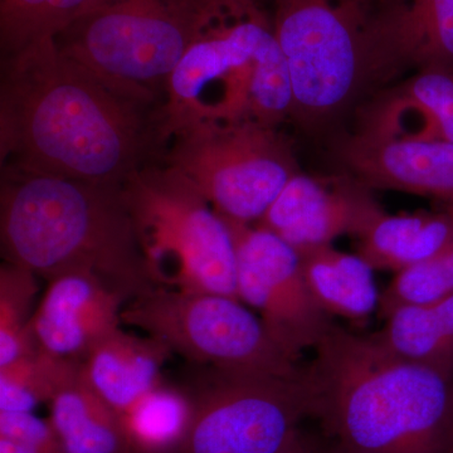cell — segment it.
<instances>
[{
	"mask_svg": "<svg viewBox=\"0 0 453 453\" xmlns=\"http://www.w3.org/2000/svg\"><path fill=\"white\" fill-rule=\"evenodd\" d=\"M76 362L35 353L0 368V412H33L41 403H50L57 387Z\"/></svg>",
	"mask_w": 453,
	"mask_h": 453,
	"instance_id": "obj_25",
	"label": "cell"
},
{
	"mask_svg": "<svg viewBox=\"0 0 453 453\" xmlns=\"http://www.w3.org/2000/svg\"><path fill=\"white\" fill-rule=\"evenodd\" d=\"M297 253L312 297L330 318L362 325L377 311L380 294L374 270L359 255L339 251L333 244Z\"/></svg>",
	"mask_w": 453,
	"mask_h": 453,
	"instance_id": "obj_20",
	"label": "cell"
},
{
	"mask_svg": "<svg viewBox=\"0 0 453 453\" xmlns=\"http://www.w3.org/2000/svg\"><path fill=\"white\" fill-rule=\"evenodd\" d=\"M122 196L160 286L240 300L229 226L190 181L160 160L134 173Z\"/></svg>",
	"mask_w": 453,
	"mask_h": 453,
	"instance_id": "obj_7",
	"label": "cell"
},
{
	"mask_svg": "<svg viewBox=\"0 0 453 453\" xmlns=\"http://www.w3.org/2000/svg\"><path fill=\"white\" fill-rule=\"evenodd\" d=\"M121 321L159 340L190 365L283 377L303 372L258 316L234 297L157 288L125 303Z\"/></svg>",
	"mask_w": 453,
	"mask_h": 453,
	"instance_id": "obj_10",
	"label": "cell"
},
{
	"mask_svg": "<svg viewBox=\"0 0 453 453\" xmlns=\"http://www.w3.org/2000/svg\"><path fill=\"white\" fill-rule=\"evenodd\" d=\"M160 110L107 85L55 41L37 42L2 58V169L122 187L163 160Z\"/></svg>",
	"mask_w": 453,
	"mask_h": 453,
	"instance_id": "obj_1",
	"label": "cell"
},
{
	"mask_svg": "<svg viewBox=\"0 0 453 453\" xmlns=\"http://www.w3.org/2000/svg\"><path fill=\"white\" fill-rule=\"evenodd\" d=\"M163 162L223 219L256 225L301 172L279 127L252 120L203 121L173 134Z\"/></svg>",
	"mask_w": 453,
	"mask_h": 453,
	"instance_id": "obj_8",
	"label": "cell"
},
{
	"mask_svg": "<svg viewBox=\"0 0 453 453\" xmlns=\"http://www.w3.org/2000/svg\"><path fill=\"white\" fill-rule=\"evenodd\" d=\"M0 437L19 441L42 453H62L55 428L33 412H0Z\"/></svg>",
	"mask_w": 453,
	"mask_h": 453,
	"instance_id": "obj_27",
	"label": "cell"
},
{
	"mask_svg": "<svg viewBox=\"0 0 453 453\" xmlns=\"http://www.w3.org/2000/svg\"><path fill=\"white\" fill-rule=\"evenodd\" d=\"M290 71L266 8L226 11L190 47L166 86L160 116L170 136L203 121L290 120Z\"/></svg>",
	"mask_w": 453,
	"mask_h": 453,
	"instance_id": "obj_4",
	"label": "cell"
},
{
	"mask_svg": "<svg viewBox=\"0 0 453 453\" xmlns=\"http://www.w3.org/2000/svg\"><path fill=\"white\" fill-rule=\"evenodd\" d=\"M125 303L97 277L65 273L49 281L29 330L41 353L82 363L97 342L121 326Z\"/></svg>",
	"mask_w": 453,
	"mask_h": 453,
	"instance_id": "obj_15",
	"label": "cell"
},
{
	"mask_svg": "<svg viewBox=\"0 0 453 453\" xmlns=\"http://www.w3.org/2000/svg\"><path fill=\"white\" fill-rule=\"evenodd\" d=\"M354 237L372 270L396 273L451 249L453 208L388 214L380 207Z\"/></svg>",
	"mask_w": 453,
	"mask_h": 453,
	"instance_id": "obj_18",
	"label": "cell"
},
{
	"mask_svg": "<svg viewBox=\"0 0 453 453\" xmlns=\"http://www.w3.org/2000/svg\"><path fill=\"white\" fill-rule=\"evenodd\" d=\"M303 368L334 453H453V380L333 323Z\"/></svg>",
	"mask_w": 453,
	"mask_h": 453,
	"instance_id": "obj_2",
	"label": "cell"
},
{
	"mask_svg": "<svg viewBox=\"0 0 453 453\" xmlns=\"http://www.w3.org/2000/svg\"><path fill=\"white\" fill-rule=\"evenodd\" d=\"M342 173L369 189L428 196L453 208V142L390 140L353 133L334 145Z\"/></svg>",
	"mask_w": 453,
	"mask_h": 453,
	"instance_id": "obj_14",
	"label": "cell"
},
{
	"mask_svg": "<svg viewBox=\"0 0 453 453\" xmlns=\"http://www.w3.org/2000/svg\"><path fill=\"white\" fill-rule=\"evenodd\" d=\"M50 410L62 453H139L121 414L83 380L81 363L57 387Z\"/></svg>",
	"mask_w": 453,
	"mask_h": 453,
	"instance_id": "obj_19",
	"label": "cell"
},
{
	"mask_svg": "<svg viewBox=\"0 0 453 453\" xmlns=\"http://www.w3.org/2000/svg\"><path fill=\"white\" fill-rule=\"evenodd\" d=\"M453 295V246L434 257L396 273L381 292L378 311L386 318L398 306L428 303Z\"/></svg>",
	"mask_w": 453,
	"mask_h": 453,
	"instance_id": "obj_26",
	"label": "cell"
},
{
	"mask_svg": "<svg viewBox=\"0 0 453 453\" xmlns=\"http://www.w3.org/2000/svg\"><path fill=\"white\" fill-rule=\"evenodd\" d=\"M225 220L234 237L238 299L258 316L276 344L300 362L333 323L309 290L299 253L267 229Z\"/></svg>",
	"mask_w": 453,
	"mask_h": 453,
	"instance_id": "obj_11",
	"label": "cell"
},
{
	"mask_svg": "<svg viewBox=\"0 0 453 453\" xmlns=\"http://www.w3.org/2000/svg\"><path fill=\"white\" fill-rule=\"evenodd\" d=\"M183 389L189 396V425L174 453H276L314 418L305 375L195 365Z\"/></svg>",
	"mask_w": 453,
	"mask_h": 453,
	"instance_id": "obj_9",
	"label": "cell"
},
{
	"mask_svg": "<svg viewBox=\"0 0 453 453\" xmlns=\"http://www.w3.org/2000/svg\"><path fill=\"white\" fill-rule=\"evenodd\" d=\"M226 11L216 0H96L53 41L111 88L163 106L179 62Z\"/></svg>",
	"mask_w": 453,
	"mask_h": 453,
	"instance_id": "obj_5",
	"label": "cell"
},
{
	"mask_svg": "<svg viewBox=\"0 0 453 453\" xmlns=\"http://www.w3.org/2000/svg\"><path fill=\"white\" fill-rule=\"evenodd\" d=\"M276 453H334L325 438L296 429Z\"/></svg>",
	"mask_w": 453,
	"mask_h": 453,
	"instance_id": "obj_28",
	"label": "cell"
},
{
	"mask_svg": "<svg viewBox=\"0 0 453 453\" xmlns=\"http://www.w3.org/2000/svg\"><path fill=\"white\" fill-rule=\"evenodd\" d=\"M96 0H0V50L14 55L53 40Z\"/></svg>",
	"mask_w": 453,
	"mask_h": 453,
	"instance_id": "obj_23",
	"label": "cell"
},
{
	"mask_svg": "<svg viewBox=\"0 0 453 453\" xmlns=\"http://www.w3.org/2000/svg\"><path fill=\"white\" fill-rule=\"evenodd\" d=\"M356 133L453 142V70L416 71L372 92L357 109Z\"/></svg>",
	"mask_w": 453,
	"mask_h": 453,
	"instance_id": "obj_16",
	"label": "cell"
},
{
	"mask_svg": "<svg viewBox=\"0 0 453 453\" xmlns=\"http://www.w3.org/2000/svg\"><path fill=\"white\" fill-rule=\"evenodd\" d=\"M429 68L453 70V0H378L369 58L372 92Z\"/></svg>",
	"mask_w": 453,
	"mask_h": 453,
	"instance_id": "obj_13",
	"label": "cell"
},
{
	"mask_svg": "<svg viewBox=\"0 0 453 453\" xmlns=\"http://www.w3.org/2000/svg\"><path fill=\"white\" fill-rule=\"evenodd\" d=\"M172 354L159 340L134 335L120 326L89 351L81 374L104 402L124 414L163 383L162 369Z\"/></svg>",
	"mask_w": 453,
	"mask_h": 453,
	"instance_id": "obj_17",
	"label": "cell"
},
{
	"mask_svg": "<svg viewBox=\"0 0 453 453\" xmlns=\"http://www.w3.org/2000/svg\"><path fill=\"white\" fill-rule=\"evenodd\" d=\"M0 453H42L35 447L26 445L19 441L0 437Z\"/></svg>",
	"mask_w": 453,
	"mask_h": 453,
	"instance_id": "obj_29",
	"label": "cell"
},
{
	"mask_svg": "<svg viewBox=\"0 0 453 453\" xmlns=\"http://www.w3.org/2000/svg\"><path fill=\"white\" fill-rule=\"evenodd\" d=\"M219 5L226 9H251L256 7H266V0H216Z\"/></svg>",
	"mask_w": 453,
	"mask_h": 453,
	"instance_id": "obj_30",
	"label": "cell"
},
{
	"mask_svg": "<svg viewBox=\"0 0 453 453\" xmlns=\"http://www.w3.org/2000/svg\"><path fill=\"white\" fill-rule=\"evenodd\" d=\"M0 241L5 262L47 282L89 273L127 303L163 288L146 261L122 187L2 169Z\"/></svg>",
	"mask_w": 453,
	"mask_h": 453,
	"instance_id": "obj_3",
	"label": "cell"
},
{
	"mask_svg": "<svg viewBox=\"0 0 453 453\" xmlns=\"http://www.w3.org/2000/svg\"><path fill=\"white\" fill-rule=\"evenodd\" d=\"M266 8L290 71L291 120L325 129L368 98L378 0H266Z\"/></svg>",
	"mask_w": 453,
	"mask_h": 453,
	"instance_id": "obj_6",
	"label": "cell"
},
{
	"mask_svg": "<svg viewBox=\"0 0 453 453\" xmlns=\"http://www.w3.org/2000/svg\"><path fill=\"white\" fill-rule=\"evenodd\" d=\"M35 277L9 262L0 270V368L40 351L29 330V312L37 292Z\"/></svg>",
	"mask_w": 453,
	"mask_h": 453,
	"instance_id": "obj_24",
	"label": "cell"
},
{
	"mask_svg": "<svg viewBox=\"0 0 453 453\" xmlns=\"http://www.w3.org/2000/svg\"><path fill=\"white\" fill-rule=\"evenodd\" d=\"M189 396L162 383L121 414L139 453H174L189 425Z\"/></svg>",
	"mask_w": 453,
	"mask_h": 453,
	"instance_id": "obj_22",
	"label": "cell"
},
{
	"mask_svg": "<svg viewBox=\"0 0 453 453\" xmlns=\"http://www.w3.org/2000/svg\"><path fill=\"white\" fill-rule=\"evenodd\" d=\"M372 189L345 173L309 175L300 172L286 184L256 226L273 232L297 252L356 235L380 210Z\"/></svg>",
	"mask_w": 453,
	"mask_h": 453,
	"instance_id": "obj_12",
	"label": "cell"
},
{
	"mask_svg": "<svg viewBox=\"0 0 453 453\" xmlns=\"http://www.w3.org/2000/svg\"><path fill=\"white\" fill-rule=\"evenodd\" d=\"M372 338L396 357L436 369L453 380V295L398 306Z\"/></svg>",
	"mask_w": 453,
	"mask_h": 453,
	"instance_id": "obj_21",
	"label": "cell"
}]
</instances>
